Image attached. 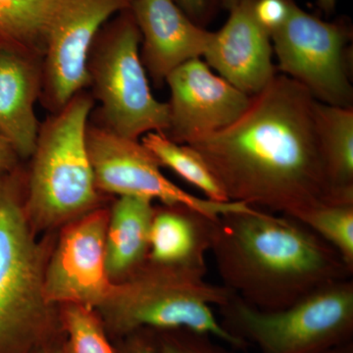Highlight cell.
Masks as SVG:
<instances>
[{
	"label": "cell",
	"instance_id": "cell-15",
	"mask_svg": "<svg viewBox=\"0 0 353 353\" xmlns=\"http://www.w3.org/2000/svg\"><path fill=\"white\" fill-rule=\"evenodd\" d=\"M41 83V57L0 48V134L22 159L31 158L38 139Z\"/></svg>",
	"mask_w": 353,
	"mask_h": 353
},
{
	"label": "cell",
	"instance_id": "cell-16",
	"mask_svg": "<svg viewBox=\"0 0 353 353\" xmlns=\"http://www.w3.org/2000/svg\"><path fill=\"white\" fill-rule=\"evenodd\" d=\"M218 218L183 205L155 208L148 260L168 266L208 269L205 255L210 252Z\"/></svg>",
	"mask_w": 353,
	"mask_h": 353
},
{
	"label": "cell",
	"instance_id": "cell-7",
	"mask_svg": "<svg viewBox=\"0 0 353 353\" xmlns=\"http://www.w3.org/2000/svg\"><path fill=\"white\" fill-rule=\"evenodd\" d=\"M141 41L138 25L127 9L102 27L88 61V87L101 105L102 126L137 141L169 129L168 103L153 97Z\"/></svg>",
	"mask_w": 353,
	"mask_h": 353
},
{
	"label": "cell",
	"instance_id": "cell-21",
	"mask_svg": "<svg viewBox=\"0 0 353 353\" xmlns=\"http://www.w3.org/2000/svg\"><path fill=\"white\" fill-rule=\"evenodd\" d=\"M340 254L353 270V203H324L299 219Z\"/></svg>",
	"mask_w": 353,
	"mask_h": 353
},
{
	"label": "cell",
	"instance_id": "cell-19",
	"mask_svg": "<svg viewBox=\"0 0 353 353\" xmlns=\"http://www.w3.org/2000/svg\"><path fill=\"white\" fill-rule=\"evenodd\" d=\"M57 0H0V48L43 59L46 32Z\"/></svg>",
	"mask_w": 353,
	"mask_h": 353
},
{
	"label": "cell",
	"instance_id": "cell-27",
	"mask_svg": "<svg viewBox=\"0 0 353 353\" xmlns=\"http://www.w3.org/2000/svg\"><path fill=\"white\" fill-rule=\"evenodd\" d=\"M19 159L10 143L0 134V178L15 171Z\"/></svg>",
	"mask_w": 353,
	"mask_h": 353
},
{
	"label": "cell",
	"instance_id": "cell-12",
	"mask_svg": "<svg viewBox=\"0 0 353 353\" xmlns=\"http://www.w3.org/2000/svg\"><path fill=\"white\" fill-rule=\"evenodd\" d=\"M165 83L171 92L165 136L182 145L233 124L252 101V97L215 75L201 58L176 67Z\"/></svg>",
	"mask_w": 353,
	"mask_h": 353
},
{
	"label": "cell",
	"instance_id": "cell-9",
	"mask_svg": "<svg viewBox=\"0 0 353 353\" xmlns=\"http://www.w3.org/2000/svg\"><path fill=\"white\" fill-rule=\"evenodd\" d=\"M87 148L99 192L187 206L215 219L250 208L241 202H216L185 192L163 175L161 164L141 141L125 138L102 125L88 124Z\"/></svg>",
	"mask_w": 353,
	"mask_h": 353
},
{
	"label": "cell",
	"instance_id": "cell-6",
	"mask_svg": "<svg viewBox=\"0 0 353 353\" xmlns=\"http://www.w3.org/2000/svg\"><path fill=\"white\" fill-rule=\"evenodd\" d=\"M218 309L223 328L259 353H323L352 341V279L280 310H260L234 294Z\"/></svg>",
	"mask_w": 353,
	"mask_h": 353
},
{
	"label": "cell",
	"instance_id": "cell-18",
	"mask_svg": "<svg viewBox=\"0 0 353 353\" xmlns=\"http://www.w3.org/2000/svg\"><path fill=\"white\" fill-rule=\"evenodd\" d=\"M327 176L336 203H353V108L317 102Z\"/></svg>",
	"mask_w": 353,
	"mask_h": 353
},
{
	"label": "cell",
	"instance_id": "cell-2",
	"mask_svg": "<svg viewBox=\"0 0 353 353\" xmlns=\"http://www.w3.org/2000/svg\"><path fill=\"white\" fill-rule=\"evenodd\" d=\"M210 252L222 285L260 310L284 309L353 274L303 223L253 208L216 220Z\"/></svg>",
	"mask_w": 353,
	"mask_h": 353
},
{
	"label": "cell",
	"instance_id": "cell-14",
	"mask_svg": "<svg viewBox=\"0 0 353 353\" xmlns=\"http://www.w3.org/2000/svg\"><path fill=\"white\" fill-rule=\"evenodd\" d=\"M130 10L141 32V61L157 85L176 67L203 55L211 32L174 0H132Z\"/></svg>",
	"mask_w": 353,
	"mask_h": 353
},
{
	"label": "cell",
	"instance_id": "cell-3",
	"mask_svg": "<svg viewBox=\"0 0 353 353\" xmlns=\"http://www.w3.org/2000/svg\"><path fill=\"white\" fill-rule=\"evenodd\" d=\"M206 272L148 260L134 275L114 283L97 310L116 334L188 329L209 334L233 350H245L248 345L228 333L212 310V306L226 303L234 292L209 283Z\"/></svg>",
	"mask_w": 353,
	"mask_h": 353
},
{
	"label": "cell",
	"instance_id": "cell-28",
	"mask_svg": "<svg viewBox=\"0 0 353 353\" xmlns=\"http://www.w3.org/2000/svg\"><path fill=\"white\" fill-rule=\"evenodd\" d=\"M323 353H353V341L350 343H343V345H339L332 348V350H327Z\"/></svg>",
	"mask_w": 353,
	"mask_h": 353
},
{
	"label": "cell",
	"instance_id": "cell-31",
	"mask_svg": "<svg viewBox=\"0 0 353 353\" xmlns=\"http://www.w3.org/2000/svg\"><path fill=\"white\" fill-rule=\"evenodd\" d=\"M220 1L221 3H222L223 7L230 11L231 9H233L234 7L240 4L241 1H243V0H220Z\"/></svg>",
	"mask_w": 353,
	"mask_h": 353
},
{
	"label": "cell",
	"instance_id": "cell-24",
	"mask_svg": "<svg viewBox=\"0 0 353 353\" xmlns=\"http://www.w3.org/2000/svg\"><path fill=\"white\" fill-rule=\"evenodd\" d=\"M294 0H252V12L260 27L270 36L287 22Z\"/></svg>",
	"mask_w": 353,
	"mask_h": 353
},
{
	"label": "cell",
	"instance_id": "cell-13",
	"mask_svg": "<svg viewBox=\"0 0 353 353\" xmlns=\"http://www.w3.org/2000/svg\"><path fill=\"white\" fill-rule=\"evenodd\" d=\"M230 12L222 29L211 32L202 57L220 77L253 97L276 76L270 36L255 20L252 0H243Z\"/></svg>",
	"mask_w": 353,
	"mask_h": 353
},
{
	"label": "cell",
	"instance_id": "cell-10",
	"mask_svg": "<svg viewBox=\"0 0 353 353\" xmlns=\"http://www.w3.org/2000/svg\"><path fill=\"white\" fill-rule=\"evenodd\" d=\"M132 0H57L46 32L39 101L51 113L88 87V61L97 34Z\"/></svg>",
	"mask_w": 353,
	"mask_h": 353
},
{
	"label": "cell",
	"instance_id": "cell-11",
	"mask_svg": "<svg viewBox=\"0 0 353 353\" xmlns=\"http://www.w3.org/2000/svg\"><path fill=\"white\" fill-rule=\"evenodd\" d=\"M108 211L97 208L63 226L44 268V294L51 305L97 310L114 282L106 263Z\"/></svg>",
	"mask_w": 353,
	"mask_h": 353
},
{
	"label": "cell",
	"instance_id": "cell-30",
	"mask_svg": "<svg viewBox=\"0 0 353 353\" xmlns=\"http://www.w3.org/2000/svg\"><path fill=\"white\" fill-rule=\"evenodd\" d=\"M28 353H64V350L63 348L58 347H39Z\"/></svg>",
	"mask_w": 353,
	"mask_h": 353
},
{
	"label": "cell",
	"instance_id": "cell-22",
	"mask_svg": "<svg viewBox=\"0 0 353 353\" xmlns=\"http://www.w3.org/2000/svg\"><path fill=\"white\" fill-rule=\"evenodd\" d=\"M61 319L66 333L64 353H115L94 309L65 305Z\"/></svg>",
	"mask_w": 353,
	"mask_h": 353
},
{
	"label": "cell",
	"instance_id": "cell-1",
	"mask_svg": "<svg viewBox=\"0 0 353 353\" xmlns=\"http://www.w3.org/2000/svg\"><path fill=\"white\" fill-rule=\"evenodd\" d=\"M317 102L285 75L252 97L233 124L188 143L230 201L299 219L336 203L323 155Z\"/></svg>",
	"mask_w": 353,
	"mask_h": 353
},
{
	"label": "cell",
	"instance_id": "cell-5",
	"mask_svg": "<svg viewBox=\"0 0 353 353\" xmlns=\"http://www.w3.org/2000/svg\"><path fill=\"white\" fill-rule=\"evenodd\" d=\"M14 172L0 178V353L39 347L55 307L44 294L46 261Z\"/></svg>",
	"mask_w": 353,
	"mask_h": 353
},
{
	"label": "cell",
	"instance_id": "cell-25",
	"mask_svg": "<svg viewBox=\"0 0 353 353\" xmlns=\"http://www.w3.org/2000/svg\"><path fill=\"white\" fill-rule=\"evenodd\" d=\"M148 330L141 329L129 334V341L121 353H159L157 339L148 333Z\"/></svg>",
	"mask_w": 353,
	"mask_h": 353
},
{
	"label": "cell",
	"instance_id": "cell-8",
	"mask_svg": "<svg viewBox=\"0 0 353 353\" xmlns=\"http://www.w3.org/2000/svg\"><path fill=\"white\" fill-rule=\"evenodd\" d=\"M350 30L341 22H325L292 4L287 22L271 36L279 69L319 102L352 108L345 46Z\"/></svg>",
	"mask_w": 353,
	"mask_h": 353
},
{
	"label": "cell",
	"instance_id": "cell-26",
	"mask_svg": "<svg viewBox=\"0 0 353 353\" xmlns=\"http://www.w3.org/2000/svg\"><path fill=\"white\" fill-rule=\"evenodd\" d=\"M176 6L189 16L190 19L201 26L208 20L212 0H174Z\"/></svg>",
	"mask_w": 353,
	"mask_h": 353
},
{
	"label": "cell",
	"instance_id": "cell-29",
	"mask_svg": "<svg viewBox=\"0 0 353 353\" xmlns=\"http://www.w3.org/2000/svg\"><path fill=\"white\" fill-rule=\"evenodd\" d=\"M318 6L325 13L331 14L336 7V0H317Z\"/></svg>",
	"mask_w": 353,
	"mask_h": 353
},
{
	"label": "cell",
	"instance_id": "cell-20",
	"mask_svg": "<svg viewBox=\"0 0 353 353\" xmlns=\"http://www.w3.org/2000/svg\"><path fill=\"white\" fill-rule=\"evenodd\" d=\"M141 141L161 166L168 167L201 190L205 199L216 202L230 201L225 190L194 148L176 143L162 132H148Z\"/></svg>",
	"mask_w": 353,
	"mask_h": 353
},
{
	"label": "cell",
	"instance_id": "cell-17",
	"mask_svg": "<svg viewBox=\"0 0 353 353\" xmlns=\"http://www.w3.org/2000/svg\"><path fill=\"white\" fill-rule=\"evenodd\" d=\"M155 206L145 197L118 196L108 212L106 263L114 283L134 275L148 261Z\"/></svg>",
	"mask_w": 353,
	"mask_h": 353
},
{
	"label": "cell",
	"instance_id": "cell-23",
	"mask_svg": "<svg viewBox=\"0 0 353 353\" xmlns=\"http://www.w3.org/2000/svg\"><path fill=\"white\" fill-rule=\"evenodd\" d=\"M159 353H236L215 343L213 336L188 329L157 331Z\"/></svg>",
	"mask_w": 353,
	"mask_h": 353
},
{
	"label": "cell",
	"instance_id": "cell-4",
	"mask_svg": "<svg viewBox=\"0 0 353 353\" xmlns=\"http://www.w3.org/2000/svg\"><path fill=\"white\" fill-rule=\"evenodd\" d=\"M94 105L83 90L39 128L25 199L34 231L65 226L97 208L99 190L87 148Z\"/></svg>",
	"mask_w": 353,
	"mask_h": 353
}]
</instances>
